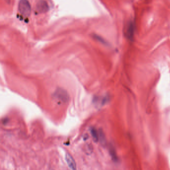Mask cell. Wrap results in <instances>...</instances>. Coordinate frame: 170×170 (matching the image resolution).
<instances>
[{
  "label": "cell",
  "mask_w": 170,
  "mask_h": 170,
  "mask_svg": "<svg viewBox=\"0 0 170 170\" xmlns=\"http://www.w3.org/2000/svg\"><path fill=\"white\" fill-rule=\"evenodd\" d=\"M19 12L24 18H28L31 13V7L27 0H20L19 4Z\"/></svg>",
  "instance_id": "cell-1"
},
{
  "label": "cell",
  "mask_w": 170,
  "mask_h": 170,
  "mask_svg": "<svg viewBox=\"0 0 170 170\" xmlns=\"http://www.w3.org/2000/svg\"><path fill=\"white\" fill-rule=\"evenodd\" d=\"M54 96L57 99L62 102H67L69 99L68 93L63 89H59L56 90L54 94Z\"/></svg>",
  "instance_id": "cell-2"
},
{
  "label": "cell",
  "mask_w": 170,
  "mask_h": 170,
  "mask_svg": "<svg viewBox=\"0 0 170 170\" xmlns=\"http://www.w3.org/2000/svg\"><path fill=\"white\" fill-rule=\"evenodd\" d=\"M134 32H135V24L133 22H130L128 23L126 30V36L128 39L131 41L133 39L134 36Z\"/></svg>",
  "instance_id": "cell-3"
},
{
  "label": "cell",
  "mask_w": 170,
  "mask_h": 170,
  "mask_svg": "<svg viewBox=\"0 0 170 170\" xmlns=\"http://www.w3.org/2000/svg\"><path fill=\"white\" fill-rule=\"evenodd\" d=\"M36 8L37 11L41 13H45L48 11V4L45 0H39L37 3L36 5Z\"/></svg>",
  "instance_id": "cell-4"
},
{
  "label": "cell",
  "mask_w": 170,
  "mask_h": 170,
  "mask_svg": "<svg viewBox=\"0 0 170 170\" xmlns=\"http://www.w3.org/2000/svg\"><path fill=\"white\" fill-rule=\"evenodd\" d=\"M65 160H66V163H67L68 167L71 169L75 170L76 169V165L75 163V161L71 154H69V153L66 154Z\"/></svg>",
  "instance_id": "cell-5"
},
{
  "label": "cell",
  "mask_w": 170,
  "mask_h": 170,
  "mask_svg": "<svg viewBox=\"0 0 170 170\" xmlns=\"http://www.w3.org/2000/svg\"><path fill=\"white\" fill-rule=\"evenodd\" d=\"M91 133L92 135V138L94 139V141L95 142H97L99 139V133L97 132V130L95 129V128H92L91 129Z\"/></svg>",
  "instance_id": "cell-6"
}]
</instances>
